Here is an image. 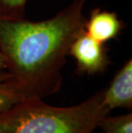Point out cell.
Wrapping results in <instances>:
<instances>
[{
    "label": "cell",
    "instance_id": "obj_6",
    "mask_svg": "<svg viewBox=\"0 0 132 133\" xmlns=\"http://www.w3.org/2000/svg\"><path fill=\"white\" fill-rule=\"evenodd\" d=\"M20 86L6 70H0V112L27 99Z\"/></svg>",
    "mask_w": 132,
    "mask_h": 133
},
{
    "label": "cell",
    "instance_id": "obj_2",
    "mask_svg": "<svg viewBox=\"0 0 132 133\" xmlns=\"http://www.w3.org/2000/svg\"><path fill=\"white\" fill-rule=\"evenodd\" d=\"M104 89L81 102L55 107L43 99H25L0 112V133H94L110 114L103 103Z\"/></svg>",
    "mask_w": 132,
    "mask_h": 133
},
{
    "label": "cell",
    "instance_id": "obj_9",
    "mask_svg": "<svg viewBox=\"0 0 132 133\" xmlns=\"http://www.w3.org/2000/svg\"><path fill=\"white\" fill-rule=\"evenodd\" d=\"M6 68V62H5V58L2 52H0V70H5Z\"/></svg>",
    "mask_w": 132,
    "mask_h": 133
},
{
    "label": "cell",
    "instance_id": "obj_3",
    "mask_svg": "<svg viewBox=\"0 0 132 133\" xmlns=\"http://www.w3.org/2000/svg\"><path fill=\"white\" fill-rule=\"evenodd\" d=\"M69 55L77 62L75 72L79 76L102 75L112 64L106 45L90 37L84 29L73 41Z\"/></svg>",
    "mask_w": 132,
    "mask_h": 133
},
{
    "label": "cell",
    "instance_id": "obj_5",
    "mask_svg": "<svg viewBox=\"0 0 132 133\" xmlns=\"http://www.w3.org/2000/svg\"><path fill=\"white\" fill-rule=\"evenodd\" d=\"M124 28L125 23L119 18L116 12L104 10L100 8L93 9L84 24L86 33L103 44L117 39Z\"/></svg>",
    "mask_w": 132,
    "mask_h": 133
},
{
    "label": "cell",
    "instance_id": "obj_8",
    "mask_svg": "<svg viewBox=\"0 0 132 133\" xmlns=\"http://www.w3.org/2000/svg\"><path fill=\"white\" fill-rule=\"evenodd\" d=\"M27 0H0V19L25 18Z\"/></svg>",
    "mask_w": 132,
    "mask_h": 133
},
{
    "label": "cell",
    "instance_id": "obj_7",
    "mask_svg": "<svg viewBox=\"0 0 132 133\" xmlns=\"http://www.w3.org/2000/svg\"><path fill=\"white\" fill-rule=\"evenodd\" d=\"M101 133H132V114L105 116L99 124Z\"/></svg>",
    "mask_w": 132,
    "mask_h": 133
},
{
    "label": "cell",
    "instance_id": "obj_1",
    "mask_svg": "<svg viewBox=\"0 0 132 133\" xmlns=\"http://www.w3.org/2000/svg\"><path fill=\"white\" fill-rule=\"evenodd\" d=\"M87 2L72 0L42 21L0 19V52L5 58V70L27 97L44 99L60 91L70 47L84 29Z\"/></svg>",
    "mask_w": 132,
    "mask_h": 133
},
{
    "label": "cell",
    "instance_id": "obj_4",
    "mask_svg": "<svg viewBox=\"0 0 132 133\" xmlns=\"http://www.w3.org/2000/svg\"><path fill=\"white\" fill-rule=\"evenodd\" d=\"M103 103L109 111L115 108H132V60L130 58L112 77L104 89Z\"/></svg>",
    "mask_w": 132,
    "mask_h": 133
}]
</instances>
